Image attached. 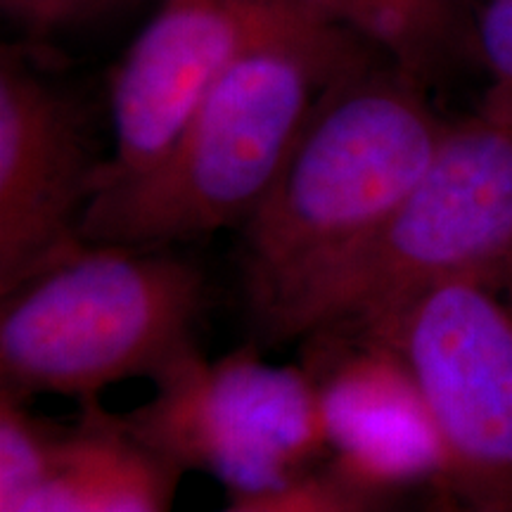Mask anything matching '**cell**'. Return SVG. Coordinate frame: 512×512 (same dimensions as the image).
I'll use <instances>...</instances> for the list:
<instances>
[{
    "label": "cell",
    "mask_w": 512,
    "mask_h": 512,
    "mask_svg": "<svg viewBox=\"0 0 512 512\" xmlns=\"http://www.w3.org/2000/svg\"><path fill=\"white\" fill-rule=\"evenodd\" d=\"M373 53V43L318 10L271 31L216 79L152 169L93 197L81 238L176 247L240 228L330 83Z\"/></svg>",
    "instance_id": "1"
},
{
    "label": "cell",
    "mask_w": 512,
    "mask_h": 512,
    "mask_svg": "<svg viewBox=\"0 0 512 512\" xmlns=\"http://www.w3.org/2000/svg\"><path fill=\"white\" fill-rule=\"evenodd\" d=\"M430 88L382 53L330 83L238 228L252 328L366 242L420 181L448 126Z\"/></svg>",
    "instance_id": "2"
},
{
    "label": "cell",
    "mask_w": 512,
    "mask_h": 512,
    "mask_svg": "<svg viewBox=\"0 0 512 512\" xmlns=\"http://www.w3.org/2000/svg\"><path fill=\"white\" fill-rule=\"evenodd\" d=\"M204 271L174 247L79 240L0 294V392L98 403L200 351Z\"/></svg>",
    "instance_id": "3"
},
{
    "label": "cell",
    "mask_w": 512,
    "mask_h": 512,
    "mask_svg": "<svg viewBox=\"0 0 512 512\" xmlns=\"http://www.w3.org/2000/svg\"><path fill=\"white\" fill-rule=\"evenodd\" d=\"M512 278V119H448L432 164L380 228L254 328L271 347L375 323L453 280Z\"/></svg>",
    "instance_id": "4"
},
{
    "label": "cell",
    "mask_w": 512,
    "mask_h": 512,
    "mask_svg": "<svg viewBox=\"0 0 512 512\" xmlns=\"http://www.w3.org/2000/svg\"><path fill=\"white\" fill-rule=\"evenodd\" d=\"M152 384L150 399L119 413L121 422L233 498L278 489L330 460L309 373L302 363L268 361L254 342L221 358L195 351Z\"/></svg>",
    "instance_id": "5"
},
{
    "label": "cell",
    "mask_w": 512,
    "mask_h": 512,
    "mask_svg": "<svg viewBox=\"0 0 512 512\" xmlns=\"http://www.w3.org/2000/svg\"><path fill=\"white\" fill-rule=\"evenodd\" d=\"M356 328L408 363L444 439L448 479L512 501V278L453 280Z\"/></svg>",
    "instance_id": "6"
},
{
    "label": "cell",
    "mask_w": 512,
    "mask_h": 512,
    "mask_svg": "<svg viewBox=\"0 0 512 512\" xmlns=\"http://www.w3.org/2000/svg\"><path fill=\"white\" fill-rule=\"evenodd\" d=\"M88 114L29 48H0V294L72 249L98 190Z\"/></svg>",
    "instance_id": "7"
},
{
    "label": "cell",
    "mask_w": 512,
    "mask_h": 512,
    "mask_svg": "<svg viewBox=\"0 0 512 512\" xmlns=\"http://www.w3.org/2000/svg\"><path fill=\"white\" fill-rule=\"evenodd\" d=\"M306 10L316 8L306 0H159L112 72V152L95 195L152 169L230 64Z\"/></svg>",
    "instance_id": "8"
},
{
    "label": "cell",
    "mask_w": 512,
    "mask_h": 512,
    "mask_svg": "<svg viewBox=\"0 0 512 512\" xmlns=\"http://www.w3.org/2000/svg\"><path fill=\"white\" fill-rule=\"evenodd\" d=\"M299 342L332 463L387 496L448 479L451 463L425 394L387 339L330 325Z\"/></svg>",
    "instance_id": "9"
},
{
    "label": "cell",
    "mask_w": 512,
    "mask_h": 512,
    "mask_svg": "<svg viewBox=\"0 0 512 512\" xmlns=\"http://www.w3.org/2000/svg\"><path fill=\"white\" fill-rule=\"evenodd\" d=\"M185 475L100 401L62 427L0 392V512H171Z\"/></svg>",
    "instance_id": "10"
},
{
    "label": "cell",
    "mask_w": 512,
    "mask_h": 512,
    "mask_svg": "<svg viewBox=\"0 0 512 512\" xmlns=\"http://www.w3.org/2000/svg\"><path fill=\"white\" fill-rule=\"evenodd\" d=\"M358 36L396 67L432 86L472 55L477 0H354Z\"/></svg>",
    "instance_id": "11"
},
{
    "label": "cell",
    "mask_w": 512,
    "mask_h": 512,
    "mask_svg": "<svg viewBox=\"0 0 512 512\" xmlns=\"http://www.w3.org/2000/svg\"><path fill=\"white\" fill-rule=\"evenodd\" d=\"M389 498L325 460L278 489L235 496L223 512H382Z\"/></svg>",
    "instance_id": "12"
},
{
    "label": "cell",
    "mask_w": 512,
    "mask_h": 512,
    "mask_svg": "<svg viewBox=\"0 0 512 512\" xmlns=\"http://www.w3.org/2000/svg\"><path fill=\"white\" fill-rule=\"evenodd\" d=\"M472 55L489 79L479 110L512 119V0H477Z\"/></svg>",
    "instance_id": "13"
},
{
    "label": "cell",
    "mask_w": 512,
    "mask_h": 512,
    "mask_svg": "<svg viewBox=\"0 0 512 512\" xmlns=\"http://www.w3.org/2000/svg\"><path fill=\"white\" fill-rule=\"evenodd\" d=\"M136 3L138 0H0V8L31 41H50L62 31L88 27Z\"/></svg>",
    "instance_id": "14"
},
{
    "label": "cell",
    "mask_w": 512,
    "mask_h": 512,
    "mask_svg": "<svg viewBox=\"0 0 512 512\" xmlns=\"http://www.w3.org/2000/svg\"><path fill=\"white\" fill-rule=\"evenodd\" d=\"M311 8H316L318 12H323L325 17H330L332 22L342 24V27H349L351 31L354 29L356 22V5L354 0H306Z\"/></svg>",
    "instance_id": "15"
}]
</instances>
